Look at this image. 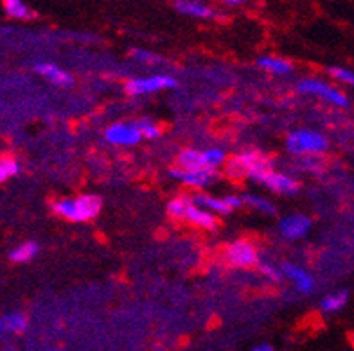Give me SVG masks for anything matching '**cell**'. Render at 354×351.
Masks as SVG:
<instances>
[{"mask_svg": "<svg viewBox=\"0 0 354 351\" xmlns=\"http://www.w3.org/2000/svg\"><path fill=\"white\" fill-rule=\"evenodd\" d=\"M178 83H176L175 77L166 76V74H153V76L146 77H133V79H128L124 83L126 94L130 95H148L155 94V92H160V90L167 88H176Z\"/></svg>", "mask_w": 354, "mask_h": 351, "instance_id": "4", "label": "cell"}, {"mask_svg": "<svg viewBox=\"0 0 354 351\" xmlns=\"http://www.w3.org/2000/svg\"><path fill=\"white\" fill-rule=\"evenodd\" d=\"M223 201L227 203V206H229L230 210H236V208H241V206H245V203H243V197H239V196H225Z\"/></svg>", "mask_w": 354, "mask_h": 351, "instance_id": "30", "label": "cell"}, {"mask_svg": "<svg viewBox=\"0 0 354 351\" xmlns=\"http://www.w3.org/2000/svg\"><path fill=\"white\" fill-rule=\"evenodd\" d=\"M130 58L135 63H140V65H148V67H155L158 63H162L160 56H157L155 52H149L146 49H131Z\"/></svg>", "mask_w": 354, "mask_h": 351, "instance_id": "26", "label": "cell"}, {"mask_svg": "<svg viewBox=\"0 0 354 351\" xmlns=\"http://www.w3.org/2000/svg\"><path fill=\"white\" fill-rule=\"evenodd\" d=\"M202 154H203V165H205V169L209 170H216L218 167L225 165V161H227L225 152L221 151V149H218V147L207 149V151H203Z\"/></svg>", "mask_w": 354, "mask_h": 351, "instance_id": "24", "label": "cell"}, {"mask_svg": "<svg viewBox=\"0 0 354 351\" xmlns=\"http://www.w3.org/2000/svg\"><path fill=\"white\" fill-rule=\"evenodd\" d=\"M243 203H245V206H250L252 210H256V212H259V214H265V215L275 214L274 203H270L268 199H265L263 196H257V194H248V196H245L243 197Z\"/></svg>", "mask_w": 354, "mask_h": 351, "instance_id": "22", "label": "cell"}, {"mask_svg": "<svg viewBox=\"0 0 354 351\" xmlns=\"http://www.w3.org/2000/svg\"><path fill=\"white\" fill-rule=\"evenodd\" d=\"M225 260L232 267L247 269V267L259 265V253L250 240H236L225 251Z\"/></svg>", "mask_w": 354, "mask_h": 351, "instance_id": "5", "label": "cell"}, {"mask_svg": "<svg viewBox=\"0 0 354 351\" xmlns=\"http://www.w3.org/2000/svg\"><path fill=\"white\" fill-rule=\"evenodd\" d=\"M76 206H77V223L90 221V219L97 217V214L101 212V197L85 194V196L76 197Z\"/></svg>", "mask_w": 354, "mask_h": 351, "instance_id": "15", "label": "cell"}, {"mask_svg": "<svg viewBox=\"0 0 354 351\" xmlns=\"http://www.w3.org/2000/svg\"><path fill=\"white\" fill-rule=\"evenodd\" d=\"M184 221H187V223H191L196 228L207 230V232H211V230H216V228H218V219H216V215L211 214V212H207V210L198 208L194 203L189 206Z\"/></svg>", "mask_w": 354, "mask_h": 351, "instance_id": "13", "label": "cell"}, {"mask_svg": "<svg viewBox=\"0 0 354 351\" xmlns=\"http://www.w3.org/2000/svg\"><path fill=\"white\" fill-rule=\"evenodd\" d=\"M297 90L304 95H313V97L324 99L326 103L333 104L337 108H349L351 101L342 90H338L337 86L329 85L322 79H315V77H308V79L299 81Z\"/></svg>", "mask_w": 354, "mask_h": 351, "instance_id": "2", "label": "cell"}, {"mask_svg": "<svg viewBox=\"0 0 354 351\" xmlns=\"http://www.w3.org/2000/svg\"><path fill=\"white\" fill-rule=\"evenodd\" d=\"M176 167L185 170V172L205 169V165H203V154L200 151H196V149H184V151L178 154V158H176Z\"/></svg>", "mask_w": 354, "mask_h": 351, "instance_id": "17", "label": "cell"}, {"mask_svg": "<svg viewBox=\"0 0 354 351\" xmlns=\"http://www.w3.org/2000/svg\"><path fill=\"white\" fill-rule=\"evenodd\" d=\"M257 67L266 70L274 76H288L293 72V65L290 59L279 58V56H263L257 59Z\"/></svg>", "mask_w": 354, "mask_h": 351, "instance_id": "16", "label": "cell"}, {"mask_svg": "<svg viewBox=\"0 0 354 351\" xmlns=\"http://www.w3.org/2000/svg\"><path fill=\"white\" fill-rule=\"evenodd\" d=\"M252 351H274V348L270 346V344H259V346H256Z\"/></svg>", "mask_w": 354, "mask_h": 351, "instance_id": "32", "label": "cell"}, {"mask_svg": "<svg viewBox=\"0 0 354 351\" xmlns=\"http://www.w3.org/2000/svg\"><path fill=\"white\" fill-rule=\"evenodd\" d=\"M135 122H137V128H139L142 138H148V140H155V138L160 137V128H158L155 122H151V120L140 119V120H135Z\"/></svg>", "mask_w": 354, "mask_h": 351, "instance_id": "27", "label": "cell"}, {"mask_svg": "<svg viewBox=\"0 0 354 351\" xmlns=\"http://www.w3.org/2000/svg\"><path fill=\"white\" fill-rule=\"evenodd\" d=\"M193 205V197L184 194V196H178L175 199H171L167 203V215L176 221H184L185 214H187L189 206Z\"/></svg>", "mask_w": 354, "mask_h": 351, "instance_id": "20", "label": "cell"}, {"mask_svg": "<svg viewBox=\"0 0 354 351\" xmlns=\"http://www.w3.org/2000/svg\"><path fill=\"white\" fill-rule=\"evenodd\" d=\"M193 197V203L198 206V208L202 210H207V212H211V214L214 215H227L230 214L232 210L227 206V203L223 201V197H214V196H209V194H205V192H198V194H194Z\"/></svg>", "mask_w": 354, "mask_h": 351, "instance_id": "14", "label": "cell"}, {"mask_svg": "<svg viewBox=\"0 0 354 351\" xmlns=\"http://www.w3.org/2000/svg\"><path fill=\"white\" fill-rule=\"evenodd\" d=\"M18 170H20V165L17 163L11 158H6V160H0V183L6 181V179L17 176Z\"/></svg>", "mask_w": 354, "mask_h": 351, "instance_id": "28", "label": "cell"}, {"mask_svg": "<svg viewBox=\"0 0 354 351\" xmlns=\"http://www.w3.org/2000/svg\"><path fill=\"white\" fill-rule=\"evenodd\" d=\"M104 138L108 143L119 147L137 146L142 140L137 122H115L104 129Z\"/></svg>", "mask_w": 354, "mask_h": 351, "instance_id": "7", "label": "cell"}, {"mask_svg": "<svg viewBox=\"0 0 354 351\" xmlns=\"http://www.w3.org/2000/svg\"><path fill=\"white\" fill-rule=\"evenodd\" d=\"M347 301H349V292L347 290H337V292L324 296L322 301H320V308L326 314H337V312L346 308Z\"/></svg>", "mask_w": 354, "mask_h": 351, "instance_id": "19", "label": "cell"}, {"mask_svg": "<svg viewBox=\"0 0 354 351\" xmlns=\"http://www.w3.org/2000/svg\"><path fill=\"white\" fill-rule=\"evenodd\" d=\"M4 11L11 18H17V20L32 18L31 8H29L24 0H4Z\"/></svg>", "mask_w": 354, "mask_h": 351, "instance_id": "21", "label": "cell"}, {"mask_svg": "<svg viewBox=\"0 0 354 351\" xmlns=\"http://www.w3.org/2000/svg\"><path fill=\"white\" fill-rule=\"evenodd\" d=\"M259 271L265 274V278H268V280L272 281H281L284 278L283 274V269H279V267L272 265V263H261L259 262Z\"/></svg>", "mask_w": 354, "mask_h": 351, "instance_id": "29", "label": "cell"}, {"mask_svg": "<svg viewBox=\"0 0 354 351\" xmlns=\"http://www.w3.org/2000/svg\"><path fill=\"white\" fill-rule=\"evenodd\" d=\"M288 151L297 156H319L329 147L328 138L313 129H295L286 138Z\"/></svg>", "mask_w": 354, "mask_h": 351, "instance_id": "1", "label": "cell"}, {"mask_svg": "<svg viewBox=\"0 0 354 351\" xmlns=\"http://www.w3.org/2000/svg\"><path fill=\"white\" fill-rule=\"evenodd\" d=\"M169 176L171 178L178 179V181H182L185 187H189V188H207L209 185H212V183L216 181V178H218L216 170L200 169V170H191V172H185V170L178 169V167L171 169Z\"/></svg>", "mask_w": 354, "mask_h": 351, "instance_id": "9", "label": "cell"}, {"mask_svg": "<svg viewBox=\"0 0 354 351\" xmlns=\"http://www.w3.org/2000/svg\"><path fill=\"white\" fill-rule=\"evenodd\" d=\"M227 165V172L232 176V178H241V176H256V174L270 172L272 169V161L263 156L261 152H245V154H239L238 158H232Z\"/></svg>", "mask_w": 354, "mask_h": 351, "instance_id": "3", "label": "cell"}, {"mask_svg": "<svg viewBox=\"0 0 354 351\" xmlns=\"http://www.w3.org/2000/svg\"><path fill=\"white\" fill-rule=\"evenodd\" d=\"M250 179L263 185V187H266L268 190L283 194V196H295L299 188H301L299 181H295V179L290 178V176H286L283 172H275V170L256 174V176H250Z\"/></svg>", "mask_w": 354, "mask_h": 351, "instance_id": "6", "label": "cell"}, {"mask_svg": "<svg viewBox=\"0 0 354 351\" xmlns=\"http://www.w3.org/2000/svg\"><path fill=\"white\" fill-rule=\"evenodd\" d=\"M281 269H283L284 278H288V280L292 281L299 292H302V294L313 292V289H315L313 276H311L308 271H304L302 267L295 265V263L286 262V263H283V267H281Z\"/></svg>", "mask_w": 354, "mask_h": 351, "instance_id": "11", "label": "cell"}, {"mask_svg": "<svg viewBox=\"0 0 354 351\" xmlns=\"http://www.w3.org/2000/svg\"><path fill=\"white\" fill-rule=\"evenodd\" d=\"M27 328V317L20 312H11L0 317V334H22Z\"/></svg>", "mask_w": 354, "mask_h": 351, "instance_id": "18", "label": "cell"}, {"mask_svg": "<svg viewBox=\"0 0 354 351\" xmlns=\"http://www.w3.org/2000/svg\"><path fill=\"white\" fill-rule=\"evenodd\" d=\"M349 343H351V346H353V350H354V332H351V334H349Z\"/></svg>", "mask_w": 354, "mask_h": 351, "instance_id": "33", "label": "cell"}, {"mask_svg": "<svg viewBox=\"0 0 354 351\" xmlns=\"http://www.w3.org/2000/svg\"><path fill=\"white\" fill-rule=\"evenodd\" d=\"M221 4L227 6V8H239V6H245L250 0H220Z\"/></svg>", "mask_w": 354, "mask_h": 351, "instance_id": "31", "label": "cell"}, {"mask_svg": "<svg viewBox=\"0 0 354 351\" xmlns=\"http://www.w3.org/2000/svg\"><path fill=\"white\" fill-rule=\"evenodd\" d=\"M328 74L335 81L342 83V85H347L351 88H354V70H351V68L333 65V67H328Z\"/></svg>", "mask_w": 354, "mask_h": 351, "instance_id": "25", "label": "cell"}, {"mask_svg": "<svg viewBox=\"0 0 354 351\" xmlns=\"http://www.w3.org/2000/svg\"><path fill=\"white\" fill-rule=\"evenodd\" d=\"M176 11L180 14L189 18H198V20H214L218 13L209 4L202 0H176Z\"/></svg>", "mask_w": 354, "mask_h": 351, "instance_id": "10", "label": "cell"}, {"mask_svg": "<svg viewBox=\"0 0 354 351\" xmlns=\"http://www.w3.org/2000/svg\"><path fill=\"white\" fill-rule=\"evenodd\" d=\"M36 254H38V244L36 242H24V244H20L17 249L11 251L9 258L17 263H24L32 260Z\"/></svg>", "mask_w": 354, "mask_h": 351, "instance_id": "23", "label": "cell"}, {"mask_svg": "<svg viewBox=\"0 0 354 351\" xmlns=\"http://www.w3.org/2000/svg\"><path fill=\"white\" fill-rule=\"evenodd\" d=\"M311 230V219L308 215L302 214H293L286 215V217L281 219L279 223V232L284 239L288 240H299L304 239Z\"/></svg>", "mask_w": 354, "mask_h": 351, "instance_id": "8", "label": "cell"}, {"mask_svg": "<svg viewBox=\"0 0 354 351\" xmlns=\"http://www.w3.org/2000/svg\"><path fill=\"white\" fill-rule=\"evenodd\" d=\"M36 72H38L41 77H45V79L49 81V83H53V85L56 86H62V88H68V86H72V83H74V77H72L67 70H63L58 65H54V63H40V65L36 67Z\"/></svg>", "mask_w": 354, "mask_h": 351, "instance_id": "12", "label": "cell"}]
</instances>
